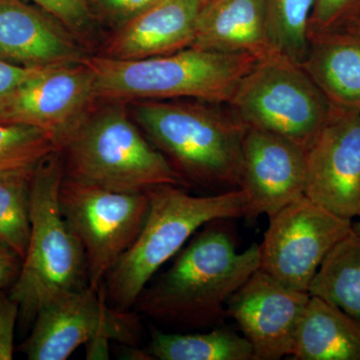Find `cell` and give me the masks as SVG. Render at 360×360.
Returning a JSON list of instances; mask_svg holds the SVG:
<instances>
[{
  "instance_id": "6da1fadb",
  "label": "cell",
  "mask_w": 360,
  "mask_h": 360,
  "mask_svg": "<svg viewBox=\"0 0 360 360\" xmlns=\"http://www.w3.org/2000/svg\"><path fill=\"white\" fill-rule=\"evenodd\" d=\"M229 220L196 231L169 269L142 290L134 311L188 328L224 323L227 300L260 267V245L239 252Z\"/></svg>"
},
{
  "instance_id": "7a4b0ae2",
  "label": "cell",
  "mask_w": 360,
  "mask_h": 360,
  "mask_svg": "<svg viewBox=\"0 0 360 360\" xmlns=\"http://www.w3.org/2000/svg\"><path fill=\"white\" fill-rule=\"evenodd\" d=\"M134 115L184 184L238 189L246 124L226 103L141 101Z\"/></svg>"
},
{
  "instance_id": "3957f363",
  "label": "cell",
  "mask_w": 360,
  "mask_h": 360,
  "mask_svg": "<svg viewBox=\"0 0 360 360\" xmlns=\"http://www.w3.org/2000/svg\"><path fill=\"white\" fill-rule=\"evenodd\" d=\"M149 207L139 236L104 281L106 297L115 309H134L158 269L179 252L201 227L214 220L248 214L241 189L193 196L181 186L165 184L148 191Z\"/></svg>"
},
{
  "instance_id": "277c9868",
  "label": "cell",
  "mask_w": 360,
  "mask_h": 360,
  "mask_svg": "<svg viewBox=\"0 0 360 360\" xmlns=\"http://www.w3.org/2000/svg\"><path fill=\"white\" fill-rule=\"evenodd\" d=\"M65 177L61 151L40 161L30 184V243L9 295L20 305V326L33 323L42 307L89 285L84 248L59 203Z\"/></svg>"
},
{
  "instance_id": "5b68a950",
  "label": "cell",
  "mask_w": 360,
  "mask_h": 360,
  "mask_svg": "<svg viewBox=\"0 0 360 360\" xmlns=\"http://www.w3.org/2000/svg\"><path fill=\"white\" fill-rule=\"evenodd\" d=\"M259 59L187 47L155 58L120 60L96 56L82 63L91 70L97 98L165 101L193 98L227 103Z\"/></svg>"
},
{
  "instance_id": "8992f818",
  "label": "cell",
  "mask_w": 360,
  "mask_h": 360,
  "mask_svg": "<svg viewBox=\"0 0 360 360\" xmlns=\"http://www.w3.org/2000/svg\"><path fill=\"white\" fill-rule=\"evenodd\" d=\"M60 151L65 176L90 186L129 193L186 186L120 105L85 115Z\"/></svg>"
},
{
  "instance_id": "52a82bcc",
  "label": "cell",
  "mask_w": 360,
  "mask_h": 360,
  "mask_svg": "<svg viewBox=\"0 0 360 360\" xmlns=\"http://www.w3.org/2000/svg\"><path fill=\"white\" fill-rule=\"evenodd\" d=\"M248 127L309 148L333 111L302 66L270 56L258 61L226 103Z\"/></svg>"
},
{
  "instance_id": "ba28073f",
  "label": "cell",
  "mask_w": 360,
  "mask_h": 360,
  "mask_svg": "<svg viewBox=\"0 0 360 360\" xmlns=\"http://www.w3.org/2000/svg\"><path fill=\"white\" fill-rule=\"evenodd\" d=\"M59 203L84 248L89 286L99 290L139 236L148 212V191L117 193L65 175Z\"/></svg>"
},
{
  "instance_id": "9c48e42d",
  "label": "cell",
  "mask_w": 360,
  "mask_h": 360,
  "mask_svg": "<svg viewBox=\"0 0 360 360\" xmlns=\"http://www.w3.org/2000/svg\"><path fill=\"white\" fill-rule=\"evenodd\" d=\"M260 267L286 288L309 293L328 253L352 231L343 219L303 196L269 217Z\"/></svg>"
},
{
  "instance_id": "30bf717a",
  "label": "cell",
  "mask_w": 360,
  "mask_h": 360,
  "mask_svg": "<svg viewBox=\"0 0 360 360\" xmlns=\"http://www.w3.org/2000/svg\"><path fill=\"white\" fill-rule=\"evenodd\" d=\"M139 333L136 312L113 307L104 283L99 290L87 285L42 307L20 349L30 360H65L96 338L134 345Z\"/></svg>"
},
{
  "instance_id": "8fae6325",
  "label": "cell",
  "mask_w": 360,
  "mask_h": 360,
  "mask_svg": "<svg viewBox=\"0 0 360 360\" xmlns=\"http://www.w3.org/2000/svg\"><path fill=\"white\" fill-rule=\"evenodd\" d=\"M96 98L94 75L84 63L44 66L0 105V122L44 129L61 150Z\"/></svg>"
},
{
  "instance_id": "7c38bea8",
  "label": "cell",
  "mask_w": 360,
  "mask_h": 360,
  "mask_svg": "<svg viewBox=\"0 0 360 360\" xmlns=\"http://www.w3.org/2000/svg\"><path fill=\"white\" fill-rule=\"evenodd\" d=\"M307 151L305 196L343 219L360 213V113L333 108Z\"/></svg>"
},
{
  "instance_id": "4fadbf2b",
  "label": "cell",
  "mask_w": 360,
  "mask_h": 360,
  "mask_svg": "<svg viewBox=\"0 0 360 360\" xmlns=\"http://www.w3.org/2000/svg\"><path fill=\"white\" fill-rule=\"evenodd\" d=\"M309 296L258 269L227 300V317L238 323L250 341L255 360L290 359Z\"/></svg>"
},
{
  "instance_id": "5bb4252c",
  "label": "cell",
  "mask_w": 360,
  "mask_h": 360,
  "mask_svg": "<svg viewBox=\"0 0 360 360\" xmlns=\"http://www.w3.org/2000/svg\"><path fill=\"white\" fill-rule=\"evenodd\" d=\"M305 148L279 135L246 125L238 182L248 200L245 219L271 217L305 196Z\"/></svg>"
},
{
  "instance_id": "9a60e30c",
  "label": "cell",
  "mask_w": 360,
  "mask_h": 360,
  "mask_svg": "<svg viewBox=\"0 0 360 360\" xmlns=\"http://www.w3.org/2000/svg\"><path fill=\"white\" fill-rule=\"evenodd\" d=\"M49 16L22 0H0V58L26 68L82 63L84 52Z\"/></svg>"
},
{
  "instance_id": "2e32d148",
  "label": "cell",
  "mask_w": 360,
  "mask_h": 360,
  "mask_svg": "<svg viewBox=\"0 0 360 360\" xmlns=\"http://www.w3.org/2000/svg\"><path fill=\"white\" fill-rule=\"evenodd\" d=\"M202 0H158L120 26L104 56L136 60L174 53L191 46Z\"/></svg>"
},
{
  "instance_id": "e0dca14e",
  "label": "cell",
  "mask_w": 360,
  "mask_h": 360,
  "mask_svg": "<svg viewBox=\"0 0 360 360\" xmlns=\"http://www.w3.org/2000/svg\"><path fill=\"white\" fill-rule=\"evenodd\" d=\"M189 47L270 58L264 0H202Z\"/></svg>"
},
{
  "instance_id": "ac0fdd59",
  "label": "cell",
  "mask_w": 360,
  "mask_h": 360,
  "mask_svg": "<svg viewBox=\"0 0 360 360\" xmlns=\"http://www.w3.org/2000/svg\"><path fill=\"white\" fill-rule=\"evenodd\" d=\"M302 65L336 110L360 113V37L348 30L309 37Z\"/></svg>"
},
{
  "instance_id": "d6986e66",
  "label": "cell",
  "mask_w": 360,
  "mask_h": 360,
  "mask_svg": "<svg viewBox=\"0 0 360 360\" xmlns=\"http://www.w3.org/2000/svg\"><path fill=\"white\" fill-rule=\"evenodd\" d=\"M292 360H360V324L317 296L303 310Z\"/></svg>"
},
{
  "instance_id": "ffe728a7",
  "label": "cell",
  "mask_w": 360,
  "mask_h": 360,
  "mask_svg": "<svg viewBox=\"0 0 360 360\" xmlns=\"http://www.w3.org/2000/svg\"><path fill=\"white\" fill-rule=\"evenodd\" d=\"M142 352L146 359L255 360L250 341L224 326L193 335L153 329L150 342Z\"/></svg>"
},
{
  "instance_id": "44dd1931",
  "label": "cell",
  "mask_w": 360,
  "mask_h": 360,
  "mask_svg": "<svg viewBox=\"0 0 360 360\" xmlns=\"http://www.w3.org/2000/svg\"><path fill=\"white\" fill-rule=\"evenodd\" d=\"M309 295L343 310L360 324V236L354 231L328 253L310 283Z\"/></svg>"
},
{
  "instance_id": "7402d4cb",
  "label": "cell",
  "mask_w": 360,
  "mask_h": 360,
  "mask_svg": "<svg viewBox=\"0 0 360 360\" xmlns=\"http://www.w3.org/2000/svg\"><path fill=\"white\" fill-rule=\"evenodd\" d=\"M272 56L302 65L309 49V25L315 0H264Z\"/></svg>"
},
{
  "instance_id": "603a6c76",
  "label": "cell",
  "mask_w": 360,
  "mask_h": 360,
  "mask_svg": "<svg viewBox=\"0 0 360 360\" xmlns=\"http://www.w3.org/2000/svg\"><path fill=\"white\" fill-rule=\"evenodd\" d=\"M33 172L0 174V243L21 260L27 251L32 231L30 184Z\"/></svg>"
},
{
  "instance_id": "cb8c5ba5",
  "label": "cell",
  "mask_w": 360,
  "mask_h": 360,
  "mask_svg": "<svg viewBox=\"0 0 360 360\" xmlns=\"http://www.w3.org/2000/svg\"><path fill=\"white\" fill-rule=\"evenodd\" d=\"M58 150L53 135L44 129L0 122V174L33 172L40 161Z\"/></svg>"
},
{
  "instance_id": "d4e9b609",
  "label": "cell",
  "mask_w": 360,
  "mask_h": 360,
  "mask_svg": "<svg viewBox=\"0 0 360 360\" xmlns=\"http://www.w3.org/2000/svg\"><path fill=\"white\" fill-rule=\"evenodd\" d=\"M359 0H315L310 16L309 37L345 30L356 20L354 7Z\"/></svg>"
},
{
  "instance_id": "484cf974",
  "label": "cell",
  "mask_w": 360,
  "mask_h": 360,
  "mask_svg": "<svg viewBox=\"0 0 360 360\" xmlns=\"http://www.w3.org/2000/svg\"><path fill=\"white\" fill-rule=\"evenodd\" d=\"M61 25L75 32L89 27L92 13L87 0H30Z\"/></svg>"
},
{
  "instance_id": "4316f807",
  "label": "cell",
  "mask_w": 360,
  "mask_h": 360,
  "mask_svg": "<svg viewBox=\"0 0 360 360\" xmlns=\"http://www.w3.org/2000/svg\"><path fill=\"white\" fill-rule=\"evenodd\" d=\"M20 319V305L0 290V360L13 359L14 335Z\"/></svg>"
},
{
  "instance_id": "83f0119b",
  "label": "cell",
  "mask_w": 360,
  "mask_h": 360,
  "mask_svg": "<svg viewBox=\"0 0 360 360\" xmlns=\"http://www.w3.org/2000/svg\"><path fill=\"white\" fill-rule=\"evenodd\" d=\"M158 0H91L103 15L120 25H125Z\"/></svg>"
},
{
  "instance_id": "f1b7e54d",
  "label": "cell",
  "mask_w": 360,
  "mask_h": 360,
  "mask_svg": "<svg viewBox=\"0 0 360 360\" xmlns=\"http://www.w3.org/2000/svg\"><path fill=\"white\" fill-rule=\"evenodd\" d=\"M42 68H26L0 58V105Z\"/></svg>"
},
{
  "instance_id": "f546056e",
  "label": "cell",
  "mask_w": 360,
  "mask_h": 360,
  "mask_svg": "<svg viewBox=\"0 0 360 360\" xmlns=\"http://www.w3.org/2000/svg\"><path fill=\"white\" fill-rule=\"evenodd\" d=\"M21 265V258L0 243V290L13 286L20 276Z\"/></svg>"
},
{
  "instance_id": "4dcf8cb0",
  "label": "cell",
  "mask_w": 360,
  "mask_h": 360,
  "mask_svg": "<svg viewBox=\"0 0 360 360\" xmlns=\"http://www.w3.org/2000/svg\"><path fill=\"white\" fill-rule=\"evenodd\" d=\"M110 340L105 338H98L89 341L86 347V359H110Z\"/></svg>"
},
{
  "instance_id": "1f68e13d",
  "label": "cell",
  "mask_w": 360,
  "mask_h": 360,
  "mask_svg": "<svg viewBox=\"0 0 360 360\" xmlns=\"http://www.w3.org/2000/svg\"><path fill=\"white\" fill-rule=\"evenodd\" d=\"M345 30H348V32H352L355 33V34L359 35L360 37V16L357 18L356 20L352 23V25L348 26L347 28H345Z\"/></svg>"
},
{
  "instance_id": "d6a6232c",
  "label": "cell",
  "mask_w": 360,
  "mask_h": 360,
  "mask_svg": "<svg viewBox=\"0 0 360 360\" xmlns=\"http://www.w3.org/2000/svg\"><path fill=\"white\" fill-rule=\"evenodd\" d=\"M359 221L352 222V231H354V233H356L357 236H360V213L359 215Z\"/></svg>"
}]
</instances>
